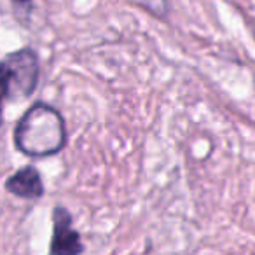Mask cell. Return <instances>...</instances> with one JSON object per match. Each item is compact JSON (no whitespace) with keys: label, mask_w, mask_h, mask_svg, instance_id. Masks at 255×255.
<instances>
[{"label":"cell","mask_w":255,"mask_h":255,"mask_svg":"<svg viewBox=\"0 0 255 255\" xmlns=\"http://www.w3.org/2000/svg\"><path fill=\"white\" fill-rule=\"evenodd\" d=\"M14 145L28 157H51L67 145V126L60 110L46 102H35L19 117L14 128Z\"/></svg>","instance_id":"6da1fadb"},{"label":"cell","mask_w":255,"mask_h":255,"mask_svg":"<svg viewBox=\"0 0 255 255\" xmlns=\"http://www.w3.org/2000/svg\"><path fill=\"white\" fill-rule=\"evenodd\" d=\"M39 56L32 47H23L0 60V128L4 124L5 102L32 96L39 84Z\"/></svg>","instance_id":"7a4b0ae2"},{"label":"cell","mask_w":255,"mask_h":255,"mask_svg":"<svg viewBox=\"0 0 255 255\" xmlns=\"http://www.w3.org/2000/svg\"><path fill=\"white\" fill-rule=\"evenodd\" d=\"M84 245L81 234L72 226V215L65 206L53 210V236L49 243V255H81Z\"/></svg>","instance_id":"3957f363"},{"label":"cell","mask_w":255,"mask_h":255,"mask_svg":"<svg viewBox=\"0 0 255 255\" xmlns=\"http://www.w3.org/2000/svg\"><path fill=\"white\" fill-rule=\"evenodd\" d=\"M5 191L21 199L37 201L44 196V184L35 166H23L5 180Z\"/></svg>","instance_id":"277c9868"},{"label":"cell","mask_w":255,"mask_h":255,"mask_svg":"<svg viewBox=\"0 0 255 255\" xmlns=\"http://www.w3.org/2000/svg\"><path fill=\"white\" fill-rule=\"evenodd\" d=\"M142 2L157 16L164 14V11H166V0H142Z\"/></svg>","instance_id":"5b68a950"},{"label":"cell","mask_w":255,"mask_h":255,"mask_svg":"<svg viewBox=\"0 0 255 255\" xmlns=\"http://www.w3.org/2000/svg\"><path fill=\"white\" fill-rule=\"evenodd\" d=\"M12 2H14L16 5H21V7H26V5H30V2H32V0H12Z\"/></svg>","instance_id":"8992f818"}]
</instances>
